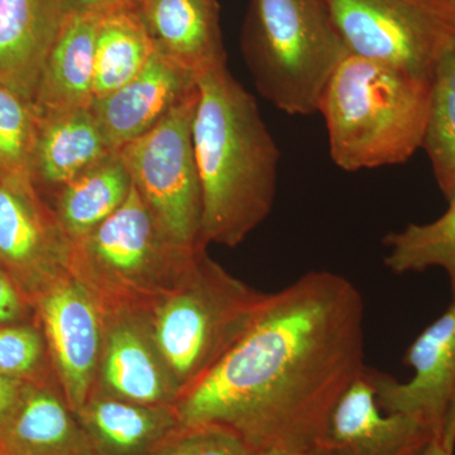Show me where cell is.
Here are the masks:
<instances>
[{
	"label": "cell",
	"mask_w": 455,
	"mask_h": 455,
	"mask_svg": "<svg viewBox=\"0 0 455 455\" xmlns=\"http://www.w3.org/2000/svg\"><path fill=\"white\" fill-rule=\"evenodd\" d=\"M366 367L361 292L334 272H309L268 293L247 333L173 409L180 427H227L254 451L314 449Z\"/></svg>",
	"instance_id": "obj_1"
},
{
	"label": "cell",
	"mask_w": 455,
	"mask_h": 455,
	"mask_svg": "<svg viewBox=\"0 0 455 455\" xmlns=\"http://www.w3.org/2000/svg\"><path fill=\"white\" fill-rule=\"evenodd\" d=\"M193 148L203 199L202 239L235 248L274 208L280 149L256 99L227 65L196 76Z\"/></svg>",
	"instance_id": "obj_2"
},
{
	"label": "cell",
	"mask_w": 455,
	"mask_h": 455,
	"mask_svg": "<svg viewBox=\"0 0 455 455\" xmlns=\"http://www.w3.org/2000/svg\"><path fill=\"white\" fill-rule=\"evenodd\" d=\"M431 85L427 77L348 53L317 110L333 163L348 172L407 163L423 148Z\"/></svg>",
	"instance_id": "obj_3"
},
{
	"label": "cell",
	"mask_w": 455,
	"mask_h": 455,
	"mask_svg": "<svg viewBox=\"0 0 455 455\" xmlns=\"http://www.w3.org/2000/svg\"><path fill=\"white\" fill-rule=\"evenodd\" d=\"M172 241L132 184L121 208L70 243L68 271L103 314H149L175 289L197 256Z\"/></svg>",
	"instance_id": "obj_4"
},
{
	"label": "cell",
	"mask_w": 455,
	"mask_h": 455,
	"mask_svg": "<svg viewBox=\"0 0 455 455\" xmlns=\"http://www.w3.org/2000/svg\"><path fill=\"white\" fill-rule=\"evenodd\" d=\"M242 50L259 94L289 116L317 113L349 53L326 0H251Z\"/></svg>",
	"instance_id": "obj_5"
},
{
	"label": "cell",
	"mask_w": 455,
	"mask_h": 455,
	"mask_svg": "<svg viewBox=\"0 0 455 455\" xmlns=\"http://www.w3.org/2000/svg\"><path fill=\"white\" fill-rule=\"evenodd\" d=\"M267 298L230 275L206 251L197 256L148 314L152 337L179 396L247 333Z\"/></svg>",
	"instance_id": "obj_6"
},
{
	"label": "cell",
	"mask_w": 455,
	"mask_h": 455,
	"mask_svg": "<svg viewBox=\"0 0 455 455\" xmlns=\"http://www.w3.org/2000/svg\"><path fill=\"white\" fill-rule=\"evenodd\" d=\"M196 90L152 130L118 149L132 184L175 243L206 250L202 239L203 199L193 148Z\"/></svg>",
	"instance_id": "obj_7"
},
{
	"label": "cell",
	"mask_w": 455,
	"mask_h": 455,
	"mask_svg": "<svg viewBox=\"0 0 455 455\" xmlns=\"http://www.w3.org/2000/svg\"><path fill=\"white\" fill-rule=\"evenodd\" d=\"M353 55L433 80L455 51L453 0H326Z\"/></svg>",
	"instance_id": "obj_8"
},
{
	"label": "cell",
	"mask_w": 455,
	"mask_h": 455,
	"mask_svg": "<svg viewBox=\"0 0 455 455\" xmlns=\"http://www.w3.org/2000/svg\"><path fill=\"white\" fill-rule=\"evenodd\" d=\"M36 300L62 397L76 414L97 388L103 313L94 296L70 272L53 281Z\"/></svg>",
	"instance_id": "obj_9"
},
{
	"label": "cell",
	"mask_w": 455,
	"mask_h": 455,
	"mask_svg": "<svg viewBox=\"0 0 455 455\" xmlns=\"http://www.w3.org/2000/svg\"><path fill=\"white\" fill-rule=\"evenodd\" d=\"M70 242L41 212L31 185L0 179V265L23 293L37 299L68 271Z\"/></svg>",
	"instance_id": "obj_10"
},
{
	"label": "cell",
	"mask_w": 455,
	"mask_h": 455,
	"mask_svg": "<svg viewBox=\"0 0 455 455\" xmlns=\"http://www.w3.org/2000/svg\"><path fill=\"white\" fill-rule=\"evenodd\" d=\"M435 436L423 419L383 411L366 367L335 403L316 449L322 455H420Z\"/></svg>",
	"instance_id": "obj_11"
},
{
	"label": "cell",
	"mask_w": 455,
	"mask_h": 455,
	"mask_svg": "<svg viewBox=\"0 0 455 455\" xmlns=\"http://www.w3.org/2000/svg\"><path fill=\"white\" fill-rule=\"evenodd\" d=\"M451 307L431 323L406 350L403 363L411 379L398 382L371 368L383 411L423 419L442 434L443 419L455 385V296Z\"/></svg>",
	"instance_id": "obj_12"
},
{
	"label": "cell",
	"mask_w": 455,
	"mask_h": 455,
	"mask_svg": "<svg viewBox=\"0 0 455 455\" xmlns=\"http://www.w3.org/2000/svg\"><path fill=\"white\" fill-rule=\"evenodd\" d=\"M104 338L94 394L151 406H173L176 383L161 357L148 314H103Z\"/></svg>",
	"instance_id": "obj_13"
},
{
	"label": "cell",
	"mask_w": 455,
	"mask_h": 455,
	"mask_svg": "<svg viewBox=\"0 0 455 455\" xmlns=\"http://www.w3.org/2000/svg\"><path fill=\"white\" fill-rule=\"evenodd\" d=\"M196 88V77L160 53L118 90L92 104L104 133L118 151L155 127L176 104Z\"/></svg>",
	"instance_id": "obj_14"
},
{
	"label": "cell",
	"mask_w": 455,
	"mask_h": 455,
	"mask_svg": "<svg viewBox=\"0 0 455 455\" xmlns=\"http://www.w3.org/2000/svg\"><path fill=\"white\" fill-rule=\"evenodd\" d=\"M68 0H0V86L32 104L68 14Z\"/></svg>",
	"instance_id": "obj_15"
},
{
	"label": "cell",
	"mask_w": 455,
	"mask_h": 455,
	"mask_svg": "<svg viewBox=\"0 0 455 455\" xmlns=\"http://www.w3.org/2000/svg\"><path fill=\"white\" fill-rule=\"evenodd\" d=\"M140 16L155 51L199 76L226 64L217 0H140Z\"/></svg>",
	"instance_id": "obj_16"
},
{
	"label": "cell",
	"mask_w": 455,
	"mask_h": 455,
	"mask_svg": "<svg viewBox=\"0 0 455 455\" xmlns=\"http://www.w3.org/2000/svg\"><path fill=\"white\" fill-rule=\"evenodd\" d=\"M0 455H99L79 419L42 383L26 381L0 427Z\"/></svg>",
	"instance_id": "obj_17"
},
{
	"label": "cell",
	"mask_w": 455,
	"mask_h": 455,
	"mask_svg": "<svg viewBox=\"0 0 455 455\" xmlns=\"http://www.w3.org/2000/svg\"><path fill=\"white\" fill-rule=\"evenodd\" d=\"M101 16L71 12L51 49L32 106L38 116L92 108L95 42Z\"/></svg>",
	"instance_id": "obj_18"
},
{
	"label": "cell",
	"mask_w": 455,
	"mask_h": 455,
	"mask_svg": "<svg viewBox=\"0 0 455 455\" xmlns=\"http://www.w3.org/2000/svg\"><path fill=\"white\" fill-rule=\"evenodd\" d=\"M114 152L92 108L47 114L38 116L31 172L61 188Z\"/></svg>",
	"instance_id": "obj_19"
},
{
	"label": "cell",
	"mask_w": 455,
	"mask_h": 455,
	"mask_svg": "<svg viewBox=\"0 0 455 455\" xmlns=\"http://www.w3.org/2000/svg\"><path fill=\"white\" fill-rule=\"evenodd\" d=\"M99 455H148L179 427L173 406L94 394L75 414Z\"/></svg>",
	"instance_id": "obj_20"
},
{
	"label": "cell",
	"mask_w": 455,
	"mask_h": 455,
	"mask_svg": "<svg viewBox=\"0 0 455 455\" xmlns=\"http://www.w3.org/2000/svg\"><path fill=\"white\" fill-rule=\"evenodd\" d=\"M132 180L118 151L60 188L55 218L70 243L90 235L130 196Z\"/></svg>",
	"instance_id": "obj_21"
},
{
	"label": "cell",
	"mask_w": 455,
	"mask_h": 455,
	"mask_svg": "<svg viewBox=\"0 0 455 455\" xmlns=\"http://www.w3.org/2000/svg\"><path fill=\"white\" fill-rule=\"evenodd\" d=\"M154 52L139 8L101 16L95 42L94 103L133 79Z\"/></svg>",
	"instance_id": "obj_22"
},
{
	"label": "cell",
	"mask_w": 455,
	"mask_h": 455,
	"mask_svg": "<svg viewBox=\"0 0 455 455\" xmlns=\"http://www.w3.org/2000/svg\"><path fill=\"white\" fill-rule=\"evenodd\" d=\"M448 209L438 220L425 224H409L388 233L383 244L388 250L386 267L395 275L444 269L455 296V194Z\"/></svg>",
	"instance_id": "obj_23"
},
{
	"label": "cell",
	"mask_w": 455,
	"mask_h": 455,
	"mask_svg": "<svg viewBox=\"0 0 455 455\" xmlns=\"http://www.w3.org/2000/svg\"><path fill=\"white\" fill-rule=\"evenodd\" d=\"M423 149L440 191L451 199L455 194V51L434 74Z\"/></svg>",
	"instance_id": "obj_24"
},
{
	"label": "cell",
	"mask_w": 455,
	"mask_h": 455,
	"mask_svg": "<svg viewBox=\"0 0 455 455\" xmlns=\"http://www.w3.org/2000/svg\"><path fill=\"white\" fill-rule=\"evenodd\" d=\"M37 127L32 104L0 86V171L4 178L29 185Z\"/></svg>",
	"instance_id": "obj_25"
},
{
	"label": "cell",
	"mask_w": 455,
	"mask_h": 455,
	"mask_svg": "<svg viewBox=\"0 0 455 455\" xmlns=\"http://www.w3.org/2000/svg\"><path fill=\"white\" fill-rule=\"evenodd\" d=\"M235 431L218 425L176 427L148 455H252Z\"/></svg>",
	"instance_id": "obj_26"
},
{
	"label": "cell",
	"mask_w": 455,
	"mask_h": 455,
	"mask_svg": "<svg viewBox=\"0 0 455 455\" xmlns=\"http://www.w3.org/2000/svg\"><path fill=\"white\" fill-rule=\"evenodd\" d=\"M44 357V341L28 326H0V373L32 381Z\"/></svg>",
	"instance_id": "obj_27"
},
{
	"label": "cell",
	"mask_w": 455,
	"mask_h": 455,
	"mask_svg": "<svg viewBox=\"0 0 455 455\" xmlns=\"http://www.w3.org/2000/svg\"><path fill=\"white\" fill-rule=\"evenodd\" d=\"M23 292L4 269L0 268V326L14 322L23 309Z\"/></svg>",
	"instance_id": "obj_28"
},
{
	"label": "cell",
	"mask_w": 455,
	"mask_h": 455,
	"mask_svg": "<svg viewBox=\"0 0 455 455\" xmlns=\"http://www.w3.org/2000/svg\"><path fill=\"white\" fill-rule=\"evenodd\" d=\"M71 12L92 13L98 16L139 8L140 0H68Z\"/></svg>",
	"instance_id": "obj_29"
},
{
	"label": "cell",
	"mask_w": 455,
	"mask_h": 455,
	"mask_svg": "<svg viewBox=\"0 0 455 455\" xmlns=\"http://www.w3.org/2000/svg\"><path fill=\"white\" fill-rule=\"evenodd\" d=\"M26 381H18L0 373V427L16 406L18 397Z\"/></svg>",
	"instance_id": "obj_30"
},
{
	"label": "cell",
	"mask_w": 455,
	"mask_h": 455,
	"mask_svg": "<svg viewBox=\"0 0 455 455\" xmlns=\"http://www.w3.org/2000/svg\"><path fill=\"white\" fill-rule=\"evenodd\" d=\"M444 447L449 451L454 453L455 448V385L453 392H451V400H449L447 411H445L444 419H443L442 434H440Z\"/></svg>",
	"instance_id": "obj_31"
},
{
	"label": "cell",
	"mask_w": 455,
	"mask_h": 455,
	"mask_svg": "<svg viewBox=\"0 0 455 455\" xmlns=\"http://www.w3.org/2000/svg\"><path fill=\"white\" fill-rule=\"evenodd\" d=\"M252 455H322L316 448L314 449H301V448H289V447H272L260 449V451H254Z\"/></svg>",
	"instance_id": "obj_32"
},
{
	"label": "cell",
	"mask_w": 455,
	"mask_h": 455,
	"mask_svg": "<svg viewBox=\"0 0 455 455\" xmlns=\"http://www.w3.org/2000/svg\"><path fill=\"white\" fill-rule=\"evenodd\" d=\"M451 451H449L447 448L443 444L442 440H440V436H435L429 444L427 445V448L424 449L423 453L420 455H453Z\"/></svg>",
	"instance_id": "obj_33"
},
{
	"label": "cell",
	"mask_w": 455,
	"mask_h": 455,
	"mask_svg": "<svg viewBox=\"0 0 455 455\" xmlns=\"http://www.w3.org/2000/svg\"><path fill=\"white\" fill-rule=\"evenodd\" d=\"M453 2H455V0H453Z\"/></svg>",
	"instance_id": "obj_34"
}]
</instances>
